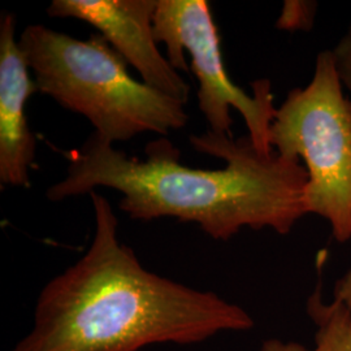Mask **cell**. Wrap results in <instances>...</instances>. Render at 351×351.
Listing matches in <instances>:
<instances>
[{
	"label": "cell",
	"mask_w": 351,
	"mask_h": 351,
	"mask_svg": "<svg viewBox=\"0 0 351 351\" xmlns=\"http://www.w3.org/2000/svg\"><path fill=\"white\" fill-rule=\"evenodd\" d=\"M190 145L226 160V168H189L180 163L181 152L165 137L146 145L145 160L129 158L93 133L80 150L69 152L66 175L46 197L60 202L90 195L97 188L113 189L123 194L119 208L130 219L176 217L198 224L220 241L245 226L288 234L307 213L308 177L300 160L263 154L249 136L234 139L211 130L190 136Z\"/></svg>",
	"instance_id": "obj_1"
},
{
	"label": "cell",
	"mask_w": 351,
	"mask_h": 351,
	"mask_svg": "<svg viewBox=\"0 0 351 351\" xmlns=\"http://www.w3.org/2000/svg\"><path fill=\"white\" fill-rule=\"evenodd\" d=\"M90 198V247L40 291L32 330L10 351H139L254 326L239 304L146 269L119 239L111 203L97 190Z\"/></svg>",
	"instance_id": "obj_2"
},
{
	"label": "cell",
	"mask_w": 351,
	"mask_h": 351,
	"mask_svg": "<svg viewBox=\"0 0 351 351\" xmlns=\"http://www.w3.org/2000/svg\"><path fill=\"white\" fill-rule=\"evenodd\" d=\"M19 45L38 93L86 117L108 143L143 133L167 137L188 124L186 103L133 78L125 59L101 34L81 40L47 26L29 25Z\"/></svg>",
	"instance_id": "obj_3"
},
{
	"label": "cell",
	"mask_w": 351,
	"mask_h": 351,
	"mask_svg": "<svg viewBox=\"0 0 351 351\" xmlns=\"http://www.w3.org/2000/svg\"><path fill=\"white\" fill-rule=\"evenodd\" d=\"M281 156L303 160L304 204L332 226L339 242L351 239V101L343 95L333 51L316 59L306 88H293L277 108L269 132Z\"/></svg>",
	"instance_id": "obj_4"
},
{
	"label": "cell",
	"mask_w": 351,
	"mask_h": 351,
	"mask_svg": "<svg viewBox=\"0 0 351 351\" xmlns=\"http://www.w3.org/2000/svg\"><path fill=\"white\" fill-rule=\"evenodd\" d=\"M154 36L167 47V59L177 72L188 73L184 50L191 56V72L199 82L198 106L210 130L233 137L230 110L243 117L247 136L263 154L274 152L269 143L274 107L271 82L258 80L249 95L234 85L226 73L220 50V38L206 0H158L154 14Z\"/></svg>",
	"instance_id": "obj_5"
},
{
	"label": "cell",
	"mask_w": 351,
	"mask_h": 351,
	"mask_svg": "<svg viewBox=\"0 0 351 351\" xmlns=\"http://www.w3.org/2000/svg\"><path fill=\"white\" fill-rule=\"evenodd\" d=\"M158 0H53L50 17L77 19L99 30L151 88L186 103L190 85L164 58L154 36Z\"/></svg>",
	"instance_id": "obj_6"
},
{
	"label": "cell",
	"mask_w": 351,
	"mask_h": 351,
	"mask_svg": "<svg viewBox=\"0 0 351 351\" xmlns=\"http://www.w3.org/2000/svg\"><path fill=\"white\" fill-rule=\"evenodd\" d=\"M38 93L34 78L16 39V19L0 21V185L29 188L37 141L27 123L26 104Z\"/></svg>",
	"instance_id": "obj_7"
},
{
	"label": "cell",
	"mask_w": 351,
	"mask_h": 351,
	"mask_svg": "<svg viewBox=\"0 0 351 351\" xmlns=\"http://www.w3.org/2000/svg\"><path fill=\"white\" fill-rule=\"evenodd\" d=\"M316 326L315 351H351V307L342 302L326 303L317 288L307 302Z\"/></svg>",
	"instance_id": "obj_8"
},
{
	"label": "cell",
	"mask_w": 351,
	"mask_h": 351,
	"mask_svg": "<svg viewBox=\"0 0 351 351\" xmlns=\"http://www.w3.org/2000/svg\"><path fill=\"white\" fill-rule=\"evenodd\" d=\"M336 66L342 85L351 93V24L346 36L341 39L339 46L333 51Z\"/></svg>",
	"instance_id": "obj_9"
},
{
	"label": "cell",
	"mask_w": 351,
	"mask_h": 351,
	"mask_svg": "<svg viewBox=\"0 0 351 351\" xmlns=\"http://www.w3.org/2000/svg\"><path fill=\"white\" fill-rule=\"evenodd\" d=\"M335 301L342 302L351 307V268L349 272L339 280L335 288Z\"/></svg>",
	"instance_id": "obj_10"
},
{
	"label": "cell",
	"mask_w": 351,
	"mask_h": 351,
	"mask_svg": "<svg viewBox=\"0 0 351 351\" xmlns=\"http://www.w3.org/2000/svg\"><path fill=\"white\" fill-rule=\"evenodd\" d=\"M259 351H315L308 350L304 346L295 342H282L280 339H267L264 341Z\"/></svg>",
	"instance_id": "obj_11"
}]
</instances>
